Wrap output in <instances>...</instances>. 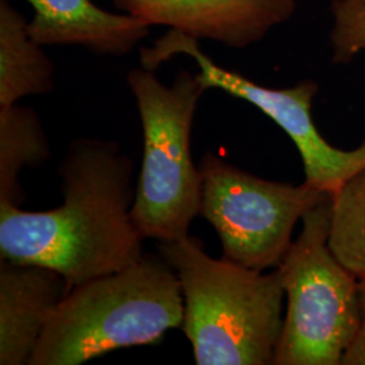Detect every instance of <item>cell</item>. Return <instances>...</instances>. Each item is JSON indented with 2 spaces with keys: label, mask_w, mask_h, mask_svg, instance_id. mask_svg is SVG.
I'll use <instances>...</instances> for the list:
<instances>
[{
  "label": "cell",
  "mask_w": 365,
  "mask_h": 365,
  "mask_svg": "<svg viewBox=\"0 0 365 365\" xmlns=\"http://www.w3.org/2000/svg\"><path fill=\"white\" fill-rule=\"evenodd\" d=\"M133 170L114 141H72L57 167L60 207L34 212L0 203V260L52 268L71 288L141 260Z\"/></svg>",
  "instance_id": "cell-1"
},
{
  "label": "cell",
  "mask_w": 365,
  "mask_h": 365,
  "mask_svg": "<svg viewBox=\"0 0 365 365\" xmlns=\"http://www.w3.org/2000/svg\"><path fill=\"white\" fill-rule=\"evenodd\" d=\"M342 365H365V325H361L356 339L344 354Z\"/></svg>",
  "instance_id": "cell-15"
},
{
  "label": "cell",
  "mask_w": 365,
  "mask_h": 365,
  "mask_svg": "<svg viewBox=\"0 0 365 365\" xmlns=\"http://www.w3.org/2000/svg\"><path fill=\"white\" fill-rule=\"evenodd\" d=\"M54 66L31 37L29 22L9 0H0V107L54 87Z\"/></svg>",
  "instance_id": "cell-11"
},
{
  "label": "cell",
  "mask_w": 365,
  "mask_h": 365,
  "mask_svg": "<svg viewBox=\"0 0 365 365\" xmlns=\"http://www.w3.org/2000/svg\"><path fill=\"white\" fill-rule=\"evenodd\" d=\"M330 46L334 63H349L365 52V0H333Z\"/></svg>",
  "instance_id": "cell-14"
},
{
  "label": "cell",
  "mask_w": 365,
  "mask_h": 365,
  "mask_svg": "<svg viewBox=\"0 0 365 365\" xmlns=\"http://www.w3.org/2000/svg\"><path fill=\"white\" fill-rule=\"evenodd\" d=\"M178 274L184 299L180 329L197 365L274 364L284 318V288L272 274L212 259L200 238L158 242Z\"/></svg>",
  "instance_id": "cell-2"
},
{
  "label": "cell",
  "mask_w": 365,
  "mask_h": 365,
  "mask_svg": "<svg viewBox=\"0 0 365 365\" xmlns=\"http://www.w3.org/2000/svg\"><path fill=\"white\" fill-rule=\"evenodd\" d=\"M329 248L359 280H365V168L330 195Z\"/></svg>",
  "instance_id": "cell-13"
},
{
  "label": "cell",
  "mask_w": 365,
  "mask_h": 365,
  "mask_svg": "<svg viewBox=\"0 0 365 365\" xmlns=\"http://www.w3.org/2000/svg\"><path fill=\"white\" fill-rule=\"evenodd\" d=\"M195 60L200 83L218 88L257 107L286 131L299 150L306 180L314 188L331 195L353 175L365 168V143L353 150L329 144L314 125L312 106L318 84L300 81L291 88H269L215 64L199 46V39L178 30H168L150 48L141 51V66L155 71L175 56Z\"/></svg>",
  "instance_id": "cell-7"
},
{
  "label": "cell",
  "mask_w": 365,
  "mask_h": 365,
  "mask_svg": "<svg viewBox=\"0 0 365 365\" xmlns=\"http://www.w3.org/2000/svg\"><path fill=\"white\" fill-rule=\"evenodd\" d=\"M119 10L196 39L247 48L295 13L298 0H113Z\"/></svg>",
  "instance_id": "cell-8"
},
{
  "label": "cell",
  "mask_w": 365,
  "mask_h": 365,
  "mask_svg": "<svg viewBox=\"0 0 365 365\" xmlns=\"http://www.w3.org/2000/svg\"><path fill=\"white\" fill-rule=\"evenodd\" d=\"M71 289L66 277L52 268L0 260V364L29 365Z\"/></svg>",
  "instance_id": "cell-9"
},
{
  "label": "cell",
  "mask_w": 365,
  "mask_h": 365,
  "mask_svg": "<svg viewBox=\"0 0 365 365\" xmlns=\"http://www.w3.org/2000/svg\"><path fill=\"white\" fill-rule=\"evenodd\" d=\"M200 214L221 240L223 259L250 269L277 267L303 215L330 197L304 182H269L226 163L202 157Z\"/></svg>",
  "instance_id": "cell-6"
},
{
  "label": "cell",
  "mask_w": 365,
  "mask_h": 365,
  "mask_svg": "<svg viewBox=\"0 0 365 365\" xmlns=\"http://www.w3.org/2000/svg\"><path fill=\"white\" fill-rule=\"evenodd\" d=\"M52 156L38 114L25 106L0 107V203L21 207L25 168H39Z\"/></svg>",
  "instance_id": "cell-12"
},
{
  "label": "cell",
  "mask_w": 365,
  "mask_h": 365,
  "mask_svg": "<svg viewBox=\"0 0 365 365\" xmlns=\"http://www.w3.org/2000/svg\"><path fill=\"white\" fill-rule=\"evenodd\" d=\"M34 16L31 37L45 45H78L102 56H125L149 34L150 25L131 14L108 13L92 0H26Z\"/></svg>",
  "instance_id": "cell-10"
},
{
  "label": "cell",
  "mask_w": 365,
  "mask_h": 365,
  "mask_svg": "<svg viewBox=\"0 0 365 365\" xmlns=\"http://www.w3.org/2000/svg\"><path fill=\"white\" fill-rule=\"evenodd\" d=\"M330 197L307 211L299 237L277 265L287 314L274 365H342L363 325L361 288L327 244Z\"/></svg>",
  "instance_id": "cell-5"
},
{
  "label": "cell",
  "mask_w": 365,
  "mask_h": 365,
  "mask_svg": "<svg viewBox=\"0 0 365 365\" xmlns=\"http://www.w3.org/2000/svg\"><path fill=\"white\" fill-rule=\"evenodd\" d=\"M128 84L144 137L133 222L144 240L179 241L190 235L200 214L202 176L192 158L191 133L207 90L194 73L180 72L172 86H165L146 68L130 71Z\"/></svg>",
  "instance_id": "cell-4"
},
{
  "label": "cell",
  "mask_w": 365,
  "mask_h": 365,
  "mask_svg": "<svg viewBox=\"0 0 365 365\" xmlns=\"http://www.w3.org/2000/svg\"><path fill=\"white\" fill-rule=\"evenodd\" d=\"M361 288V303H363V325H365V280H360Z\"/></svg>",
  "instance_id": "cell-16"
},
{
  "label": "cell",
  "mask_w": 365,
  "mask_h": 365,
  "mask_svg": "<svg viewBox=\"0 0 365 365\" xmlns=\"http://www.w3.org/2000/svg\"><path fill=\"white\" fill-rule=\"evenodd\" d=\"M178 274L160 255L72 287L29 365H80L106 353L156 344L182 327Z\"/></svg>",
  "instance_id": "cell-3"
}]
</instances>
